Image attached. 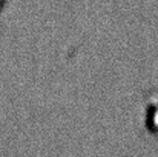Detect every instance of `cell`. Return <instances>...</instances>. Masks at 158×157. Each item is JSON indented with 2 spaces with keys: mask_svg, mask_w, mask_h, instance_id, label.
<instances>
[{
  "mask_svg": "<svg viewBox=\"0 0 158 157\" xmlns=\"http://www.w3.org/2000/svg\"><path fill=\"white\" fill-rule=\"evenodd\" d=\"M6 2H8V0H0V12L3 11V8H5V5H6Z\"/></svg>",
  "mask_w": 158,
  "mask_h": 157,
  "instance_id": "6da1fadb",
  "label": "cell"
}]
</instances>
